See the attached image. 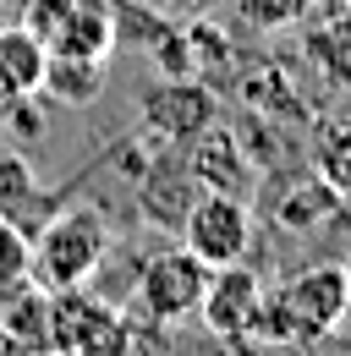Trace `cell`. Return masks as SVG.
<instances>
[{
    "mask_svg": "<svg viewBox=\"0 0 351 356\" xmlns=\"http://www.w3.org/2000/svg\"><path fill=\"white\" fill-rule=\"evenodd\" d=\"M192 154H187V170L198 186H209V192H242V197H253V165H247V143H236V137L225 132V127H209V132H198L187 143Z\"/></svg>",
    "mask_w": 351,
    "mask_h": 356,
    "instance_id": "9",
    "label": "cell"
},
{
    "mask_svg": "<svg viewBox=\"0 0 351 356\" xmlns=\"http://www.w3.org/2000/svg\"><path fill=\"white\" fill-rule=\"evenodd\" d=\"M351 318V268L346 264H313L291 274L280 291H263V307L242 340H274V346H313L329 340Z\"/></svg>",
    "mask_w": 351,
    "mask_h": 356,
    "instance_id": "1",
    "label": "cell"
},
{
    "mask_svg": "<svg viewBox=\"0 0 351 356\" xmlns=\"http://www.w3.org/2000/svg\"><path fill=\"white\" fill-rule=\"evenodd\" d=\"M171 22H192V17H209V11H219L225 0H154Z\"/></svg>",
    "mask_w": 351,
    "mask_h": 356,
    "instance_id": "19",
    "label": "cell"
},
{
    "mask_svg": "<svg viewBox=\"0 0 351 356\" xmlns=\"http://www.w3.org/2000/svg\"><path fill=\"white\" fill-rule=\"evenodd\" d=\"M44 104H93L104 93V60L88 55H49L44 66Z\"/></svg>",
    "mask_w": 351,
    "mask_h": 356,
    "instance_id": "13",
    "label": "cell"
},
{
    "mask_svg": "<svg viewBox=\"0 0 351 356\" xmlns=\"http://www.w3.org/2000/svg\"><path fill=\"white\" fill-rule=\"evenodd\" d=\"M231 6H236V17H242L247 28H258V33H280V28L307 22L318 0H231Z\"/></svg>",
    "mask_w": 351,
    "mask_h": 356,
    "instance_id": "17",
    "label": "cell"
},
{
    "mask_svg": "<svg viewBox=\"0 0 351 356\" xmlns=\"http://www.w3.org/2000/svg\"><path fill=\"white\" fill-rule=\"evenodd\" d=\"M44 66H49V49L39 44V33L28 22H0V104L39 93Z\"/></svg>",
    "mask_w": 351,
    "mask_h": 356,
    "instance_id": "12",
    "label": "cell"
},
{
    "mask_svg": "<svg viewBox=\"0 0 351 356\" xmlns=\"http://www.w3.org/2000/svg\"><path fill=\"white\" fill-rule=\"evenodd\" d=\"M39 356H61V351H39Z\"/></svg>",
    "mask_w": 351,
    "mask_h": 356,
    "instance_id": "22",
    "label": "cell"
},
{
    "mask_svg": "<svg viewBox=\"0 0 351 356\" xmlns=\"http://www.w3.org/2000/svg\"><path fill=\"white\" fill-rule=\"evenodd\" d=\"M0 22H11V6H6V0H0Z\"/></svg>",
    "mask_w": 351,
    "mask_h": 356,
    "instance_id": "21",
    "label": "cell"
},
{
    "mask_svg": "<svg viewBox=\"0 0 351 356\" xmlns=\"http://www.w3.org/2000/svg\"><path fill=\"white\" fill-rule=\"evenodd\" d=\"M0 356H28V351H22V340H11V334L0 329Z\"/></svg>",
    "mask_w": 351,
    "mask_h": 356,
    "instance_id": "20",
    "label": "cell"
},
{
    "mask_svg": "<svg viewBox=\"0 0 351 356\" xmlns=\"http://www.w3.org/2000/svg\"><path fill=\"white\" fill-rule=\"evenodd\" d=\"M341 203H346V197H341L335 186H324L318 176H307L302 186H291V192L280 197V209H274V214H280V225H286V230L313 236L318 225H329L335 214H341Z\"/></svg>",
    "mask_w": 351,
    "mask_h": 356,
    "instance_id": "14",
    "label": "cell"
},
{
    "mask_svg": "<svg viewBox=\"0 0 351 356\" xmlns=\"http://www.w3.org/2000/svg\"><path fill=\"white\" fill-rule=\"evenodd\" d=\"M181 247H192L209 268H225V264H242L253 252V203L242 192H198L181 214Z\"/></svg>",
    "mask_w": 351,
    "mask_h": 356,
    "instance_id": "5",
    "label": "cell"
},
{
    "mask_svg": "<svg viewBox=\"0 0 351 356\" xmlns=\"http://www.w3.org/2000/svg\"><path fill=\"white\" fill-rule=\"evenodd\" d=\"M49 307H55V291H44L33 274L0 285V329L11 340H22L28 356L49 351Z\"/></svg>",
    "mask_w": 351,
    "mask_h": 356,
    "instance_id": "11",
    "label": "cell"
},
{
    "mask_svg": "<svg viewBox=\"0 0 351 356\" xmlns=\"http://www.w3.org/2000/svg\"><path fill=\"white\" fill-rule=\"evenodd\" d=\"M209 274L214 268L203 264L192 247H159L143 264V274H137V307L148 312L154 323H187L203 307Z\"/></svg>",
    "mask_w": 351,
    "mask_h": 356,
    "instance_id": "6",
    "label": "cell"
},
{
    "mask_svg": "<svg viewBox=\"0 0 351 356\" xmlns=\"http://www.w3.org/2000/svg\"><path fill=\"white\" fill-rule=\"evenodd\" d=\"M28 268H33V236L17 220H0V285L22 280Z\"/></svg>",
    "mask_w": 351,
    "mask_h": 356,
    "instance_id": "18",
    "label": "cell"
},
{
    "mask_svg": "<svg viewBox=\"0 0 351 356\" xmlns=\"http://www.w3.org/2000/svg\"><path fill=\"white\" fill-rule=\"evenodd\" d=\"M132 346H137V334H132V318H121V307L99 302L88 285L55 291L49 351H61V356H132Z\"/></svg>",
    "mask_w": 351,
    "mask_h": 356,
    "instance_id": "3",
    "label": "cell"
},
{
    "mask_svg": "<svg viewBox=\"0 0 351 356\" xmlns=\"http://www.w3.org/2000/svg\"><path fill=\"white\" fill-rule=\"evenodd\" d=\"M346 6H351V0H346Z\"/></svg>",
    "mask_w": 351,
    "mask_h": 356,
    "instance_id": "23",
    "label": "cell"
},
{
    "mask_svg": "<svg viewBox=\"0 0 351 356\" xmlns=\"http://www.w3.org/2000/svg\"><path fill=\"white\" fill-rule=\"evenodd\" d=\"M302 55L329 88H351V6L346 0H318L307 22Z\"/></svg>",
    "mask_w": 351,
    "mask_h": 356,
    "instance_id": "10",
    "label": "cell"
},
{
    "mask_svg": "<svg viewBox=\"0 0 351 356\" xmlns=\"http://www.w3.org/2000/svg\"><path fill=\"white\" fill-rule=\"evenodd\" d=\"M137 121H143V132H154L159 143L187 148L198 132H209V127L219 121V104H214V93L203 88L198 77H165L159 88H148Z\"/></svg>",
    "mask_w": 351,
    "mask_h": 356,
    "instance_id": "7",
    "label": "cell"
},
{
    "mask_svg": "<svg viewBox=\"0 0 351 356\" xmlns=\"http://www.w3.org/2000/svg\"><path fill=\"white\" fill-rule=\"evenodd\" d=\"M313 176L324 186H335L351 203V121H335V127L318 132V143H313Z\"/></svg>",
    "mask_w": 351,
    "mask_h": 356,
    "instance_id": "15",
    "label": "cell"
},
{
    "mask_svg": "<svg viewBox=\"0 0 351 356\" xmlns=\"http://www.w3.org/2000/svg\"><path fill=\"white\" fill-rule=\"evenodd\" d=\"M258 307H263V285H258V274L247 268V258H242V264H225L209 274V291H203L198 318L214 329L219 340H242L253 329Z\"/></svg>",
    "mask_w": 351,
    "mask_h": 356,
    "instance_id": "8",
    "label": "cell"
},
{
    "mask_svg": "<svg viewBox=\"0 0 351 356\" xmlns=\"http://www.w3.org/2000/svg\"><path fill=\"white\" fill-rule=\"evenodd\" d=\"M104 258H110V220L93 203H66L39 220L28 274L44 291H77L104 268Z\"/></svg>",
    "mask_w": 351,
    "mask_h": 356,
    "instance_id": "2",
    "label": "cell"
},
{
    "mask_svg": "<svg viewBox=\"0 0 351 356\" xmlns=\"http://www.w3.org/2000/svg\"><path fill=\"white\" fill-rule=\"evenodd\" d=\"M22 22L39 33L49 55H116V0H28Z\"/></svg>",
    "mask_w": 351,
    "mask_h": 356,
    "instance_id": "4",
    "label": "cell"
},
{
    "mask_svg": "<svg viewBox=\"0 0 351 356\" xmlns=\"http://www.w3.org/2000/svg\"><path fill=\"white\" fill-rule=\"evenodd\" d=\"M39 203V176H33V165L22 159V154H0V220H17ZM28 230V225H22Z\"/></svg>",
    "mask_w": 351,
    "mask_h": 356,
    "instance_id": "16",
    "label": "cell"
}]
</instances>
